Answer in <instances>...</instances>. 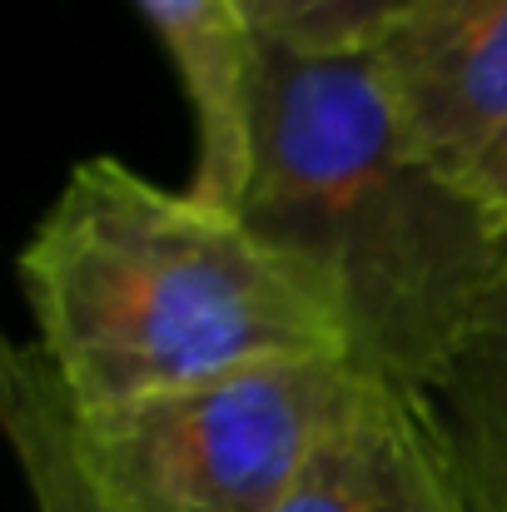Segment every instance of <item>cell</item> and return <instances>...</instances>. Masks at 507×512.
Listing matches in <instances>:
<instances>
[{
  "label": "cell",
  "mask_w": 507,
  "mask_h": 512,
  "mask_svg": "<svg viewBox=\"0 0 507 512\" xmlns=\"http://www.w3.org/2000/svg\"><path fill=\"white\" fill-rule=\"evenodd\" d=\"M160 30L194 115L189 194L214 209H239L254 165L259 40L239 0H135Z\"/></svg>",
  "instance_id": "8992f818"
},
{
  "label": "cell",
  "mask_w": 507,
  "mask_h": 512,
  "mask_svg": "<svg viewBox=\"0 0 507 512\" xmlns=\"http://www.w3.org/2000/svg\"><path fill=\"white\" fill-rule=\"evenodd\" d=\"M15 274L35 348L80 413L279 358H348L329 294L294 259L110 155L70 170Z\"/></svg>",
  "instance_id": "7a4b0ae2"
},
{
  "label": "cell",
  "mask_w": 507,
  "mask_h": 512,
  "mask_svg": "<svg viewBox=\"0 0 507 512\" xmlns=\"http://www.w3.org/2000/svg\"><path fill=\"white\" fill-rule=\"evenodd\" d=\"M358 388L348 358H279L80 413L75 453L105 512H279Z\"/></svg>",
  "instance_id": "3957f363"
},
{
  "label": "cell",
  "mask_w": 507,
  "mask_h": 512,
  "mask_svg": "<svg viewBox=\"0 0 507 512\" xmlns=\"http://www.w3.org/2000/svg\"><path fill=\"white\" fill-rule=\"evenodd\" d=\"M0 438L35 512H105L75 453V403L35 343L0 339Z\"/></svg>",
  "instance_id": "ba28073f"
},
{
  "label": "cell",
  "mask_w": 507,
  "mask_h": 512,
  "mask_svg": "<svg viewBox=\"0 0 507 512\" xmlns=\"http://www.w3.org/2000/svg\"><path fill=\"white\" fill-rule=\"evenodd\" d=\"M473 184L488 194V204H493V209L507 219V140L493 150V155H488V160H483V170L473 174Z\"/></svg>",
  "instance_id": "30bf717a"
},
{
  "label": "cell",
  "mask_w": 507,
  "mask_h": 512,
  "mask_svg": "<svg viewBox=\"0 0 507 512\" xmlns=\"http://www.w3.org/2000/svg\"><path fill=\"white\" fill-rule=\"evenodd\" d=\"M239 10L264 50L348 60L373 55L413 10V0H239Z\"/></svg>",
  "instance_id": "9c48e42d"
},
{
  "label": "cell",
  "mask_w": 507,
  "mask_h": 512,
  "mask_svg": "<svg viewBox=\"0 0 507 512\" xmlns=\"http://www.w3.org/2000/svg\"><path fill=\"white\" fill-rule=\"evenodd\" d=\"M468 512H507V279L413 388Z\"/></svg>",
  "instance_id": "52a82bcc"
},
{
  "label": "cell",
  "mask_w": 507,
  "mask_h": 512,
  "mask_svg": "<svg viewBox=\"0 0 507 512\" xmlns=\"http://www.w3.org/2000/svg\"><path fill=\"white\" fill-rule=\"evenodd\" d=\"M279 512H468L408 383L358 373Z\"/></svg>",
  "instance_id": "5b68a950"
},
{
  "label": "cell",
  "mask_w": 507,
  "mask_h": 512,
  "mask_svg": "<svg viewBox=\"0 0 507 512\" xmlns=\"http://www.w3.org/2000/svg\"><path fill=\"white\" fill-rule=\"evenodd\" d=\"M234 214L329 294L353 368L408 388L507 279V219L418 150L373 55L259 45L254 165Z\"/></svg>",
  "instance_id": "6da1fadb"
},
{
  "label": "cell",
  "mask_w": 507,
  "mask_h": 512,
  "mask_svg": "<svg viewBox=\"0 0 507 512\" xmlns=\"http://www.w3.org/2000/svg\"><path fill=\"white\" fill-rule=\"evenodd\" d=\"M373 65L418 150L473 184L507 140V0H413Z\"/></svg>",
  "instance_id": "277c9868"
}]
</instances>
